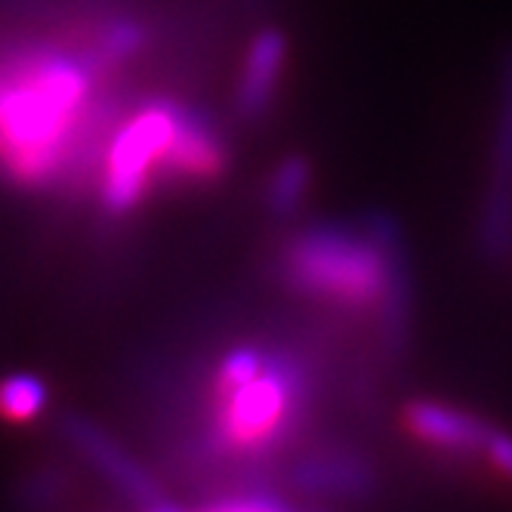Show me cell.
I'll return each mask as SVG.
<instances>
[{"label": "cell", "mask_w": 512, "mask_h": 512, "mask_svg": "<svg viewBox=\"0 0 512 512\" xmlns=\"http://www.w3.org/2000/svg\"><path fill=\"white\" fill-rule=\"evenodd\" d=\"M108 62L31 47L0 68V167L16 186H50L78 155Z\"/></svg>", "instance_id": "obj_1"}, {"label": "cell", "mask_w": 512, "mask_h": 512, "mask_svg": "<svg viewBox=\"0 0 512 512\" xmlns=\"http://www.w3.org/2000/svg\"><path fill=\"white\" fill-rule=\"evenodd\" d=\"M281 281L306 300L340 309H380L383 337L398 349L411 321V275L398 229L386 216L364 226L321 223L297 232L278 256Z\"/></svg>", "instance_id": "obj_2"}, {"label": "cell", "mask_w": 512, "mask_h": 512, "mask_svg": "<svg viewBox=\"0 0 512 512\" xmlns=\"http://www.w3.org/2000/svg\"><path fill=\"white\" fill-rule=\"evenodd\" d=\"M186 105L152 99L124 118L105 145L99 173V204L108 216H127L149 195L155 182H167V161Z\"/></svg>", "instance_id": "obj_3"}, {"label": "cell", "mask_w": 512, "mask_h": 512, "mask_svg": "<svg viewBox=\"0 0 512 512\" xmlns=\"http://www.w3.org/2000/svg\"><path fill=\"white\" fill-rule=\"evenodd\" d=\"M213 448L256 454L278 445L303 401V371L294 358L269 355L263 371L232 386H216Z\"/></svg>", "instance_id": "obj_4"}, {"label": "cell", "mask_w": 512, "mask_h": 512, "mask_svg": "<svg viewBox=\"0 0 512 512\" xmlns=\"http://www.w3.org/2000/svg\"><path fill=\"white\" fill-rule=\"evenodd\" d=\"M479 247L491 263L512 253V47L500 59L497 130L479 216Z\"/></svg>", "instance_id": "obj_5"}, {"label": "cell", "mask_w": 512, "mask_h": 512, "mask_svg": "<svg viewBox=\"0 0 512 512\" xmlns=\"http://www.w3.org/2000/svg\"><path fill=\"white\" fill-rule=\"evenodd\" d=\"M62 435L65 442L75 448L102 479L118 488L127 500H133L136 506H152L161 500V488L155 485V479L142 469V463H136L112 435L105 429H99L96 423H90L87 417H65L62 420Z\"/></svg>", "instance_id": "obj_6"}, {"label": "cell", "mask_w": 512, "mask_h": 512, "mask_svg": "<svg viewBox=\"0 0 512 512\" xmlns=\"http://www.w3.org/2000/svg\"><path fill=\"white\" fill-rule=\"evenodd\" d=\"M405 423L420 442H426L438 451H454V454H472V451L485 454L488 438L497 429L488 420L475 417L469 411L445 405V401H426V398L411 401L405 411Z\"/></svg>", "instance_id": "obj_7"}, {"label": "cell", "mask_w": 512, "mask_h": 512, "mask_svg": "<svg viewBox=\"0 0 512 512\" xmlns=\"http://www.w3.org/2000/svg\"><path fill=\"white\" fill-rule=\"evenodd\" d=\"M284 65H287V38L278 28H263L250 41L238 75L235 102L244 118H260L269 112L284 78Z\"/></svg>", "instance_id": "obj_8"}, {"label": "cell", "mask_w": 512, "mask_h": 512, "mask_svg": "<svg viewBox=\"0 0 512 512\" xmlns=\"http://www.w3.org/2000/svg\"><path fill=\"white\" fill-rule=\"evenodd\" d=\"M226 170V145L216 127L201 115L186 108L179 133L173 139L167 182H213Z\"/></svg>", "instance_id": "obj_9"}, {"label": "cell", "mask_w": 512, "mask_h": 512, "mask_svg": "<svg viewBox=\"0 0 512 512\" xmlns=\"http://www.w3.org/2000/svg\"><path fill=\"white\" fill-rule=\"evenodd\" d=\"M294 479L306 494L337 497V500H355V497H364L374 488L371 466L364 463L361 457L346 454V451H340V454L327 451V454L306 457L297 466Z\"/></svg>", "instance_id": "obj_10"}, {"label": "cell", "mask_w": 512, "mask_h": 512, "mask_svg": "<svg viewBox=\"0 0 512 512\" xmlns=\"http://www.w3.org/2000/svg\"><path fill=\"white\" fill-rule=\"evenodd\" d=\"M50 401V389L34 374H7L0 380V417L10 423H28L41 417Z\"/></svg>", "instance_id": "obj_11"}, {"label": "cell", "mask_w": 512, "mask_h": 512, "mask_svg": "<svg viewBox=\"0 0 512 512\" xmlns=\"http://www.w3.org/2000/svg\"><path fill=\"white\" fill-rule=\"evenodd\" d=\"M312 186V170L309 161L300 155H290L284 158L275 173L269 176V186H266V207L278 216H290L297 213L306 192Z\"/></svg>", "instance_id": "obj_12"}, {"label": "cell", "mask_w": 512, "mask_h": 512, "mask_svg": "<svg viewBox=\"0 0 512 512\" xmlns=\"http://www.w3.org/2000/svg\"><path fill=\"white\" fill-rule=\"evenodd\" d=\"M192 512H294V509H290L275 494L253 491V494H235V497H226V500L207 503V506L192 509Z\"/></svg>", "instance_id": "obj_13"}, {"label": "cell", "mask_w": 512, "mask_h": 512, "mask_svg": "<svg viewBox=\"0 0 512 512\" xmlns=\"http://www.w3.org/2000/svg\"><path fill=\"white\" fill-rule=\"evenodd\" d=\"M485 454H488V460L506 475V479L512 482V435L494 429V435L488 438V445H485Z\"/></svg>", "instance_id": "obj_14"}, {"label": "cell", "mask_w": 512, "mask_h": 512, "mask_svg": "<svg viewBox=\"0 0 512 512\" xmlns=\"http://www.w3.org/2000/svg\"><path fill=\"white\" fill-rule=\"evenodd\" d=\"M142 512H192V509H182V506H170V503L158 500V503H152V506H145Z\"/></svg>", "instance_id": "obj_15"}]
</instances>
